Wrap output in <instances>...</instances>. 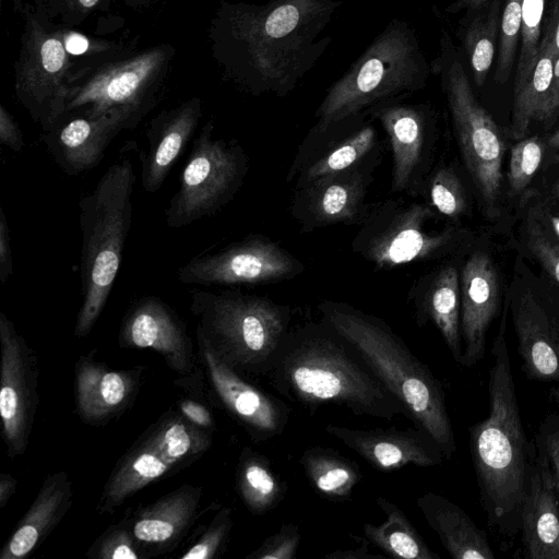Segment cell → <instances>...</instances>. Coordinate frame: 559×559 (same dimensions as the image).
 <instances>
[{"label": "cell", "instance_id": "cell-1", "mask_svg": "<svg viewBox=\"0 0 559 559\" xmlns=\"http://www.w3.org/2000/svg\"><path fill=\"white\" fill-rule=\"evenodd\" d=\"M343 0L222 2L213 20V53L224 78L253 96L285 97L331 44L321 36Z\"/></svg>", "mask_w": 559, "mask_h": 559}, {"label": "cell", "instance_id": "cell-2", "mask_svg": "<svg viewBox=\"0 0 559 559\" xmlns=\"http://www.w3.org/2000/svg\"><path fill=\"white\" fill-rule=\"evenodd\" d=\"M508 314L503 302L491 347L489 414L469 428V449L488 523L510 538L520 531L536 448L527 440L520 416L506 337Z\"/></svg>", "mask_w": 559, "mask_h": 559}, {"label": "cell", "instance_id": "cell-3", "mask_svg": "<svg viewBox=\"0 0 559 559\" xmlns=\"http://www.w3.org/2000/svg\"><path fill=\"white\" fill-rule=\"evenodd\" d=\"M274 389L308 408L336 405L355 415L392 420L405 407L359 354L337 334H306L282 343L271 368Z\"/></svg>", "mask_w": 559, "mask_h": 559}, {"label": "cell", "instance_id": "cell-4", "mask_svg": "<svg viewBox=\"0 0 559 559\" xmlns=\"http://www.w3.org/2000/svg\"><path fill=\"white\" fill-rule=\"evenodd\" d=\"M319 309L331 330L359 354L405 407L407 417L450 459L456 449L454 432L442 385L429 368L380 320L331 301L321 304Z\"/></svg>", "mask_w": 559, "mask_h": 559}, {"label": "cell", "instance_id": "cell-5", "mask_svg": "<svg viewBox=\"0 0 559 559\" xmlns=\"http://www.w3.org/2000/svg\"><path fill=\"white\" fill-rule=\"evenodd\" d=\"M430 72L414 26L405 19H392L328 88L316 110L317 131L425 88Z\"/></svg>", "mask_w": 559, "mask_h": 559}, {"label": "cell", "instance_id": "cell-6", "mask_svg": "<svg viewBox=\"0 0 559 559\" xmlns=\"http://www.w3.org/2000/svg\"><path fill=\"white\" fill-rule=\"evenodd\" d=\"M134 182L133 163L123 158L110 165L80 200L83 300L74 326L76 337L90 334L112 289L131 227Z\"/></svg>", "mask_w": 559, "mask_h": 559}, {"label": "cell", "instance_id": "cell-7", "mask_svg": "<svg viewBox=\"0 0 559 559\" xmlns=\"http://www.w3.org/2000/svg\"><path fill=\"white\" fill-rule=\"evenodd\" d=\"M195 335L238 373H267L285 340L287 313L271 300L231 290L190 292Z\"/></svg>", "mask_w": 559, "mask_h": 559}, {"label": "cell", "instance_id": "cell-8", "mask_svg": "<svg viewBox=\"0 0 559 559\" xmlns=\"http://www.w3.org/2000/svg\"><path fill=\"white\" fill-rule=\"evenodd\" d=\"M447 98L454 134L465 167L487 219L502 215V162L506 143L499 127L476 99L468 75L447 33L431 64Z\"/></svg>", "mask_w": 559, "mask_h": 559}, {"label": "cell", "instance_id": "cell-9", "mask_svg": "<svg viewBox=\"0 0 559 559\" xmlns=\"http://www.w3.org/2000/svg\"><path fill=\"white\" fill-rule=\"evenodd\" d=\"M174 51L168 46L111 59H94L71 68L62 94V117H98L128 109L143 118L154 108L166 84ZM58 124V123H57Z\"/></svg>", "mask_w": 559, "mask_h": 559}, {"label": "cell", "instance_id": "cell-10", "mask_svg": "<svg viewBox=\"0 0 559 559\" xmlns=\"http://www.w3.org/2000/svg\"><path fill=\"white\" fill-rule=\"evenodd\" d=\"M211 445V431L191 424L178 409L165 412L117 461L103 488L97 513L114 514L146 486L194 463Z\"/></svg>", "mask_w": 559, "mask_h": 559}, {"label": "cell", "instance_id": "cell-11", "mask_svg": "<svg viewBox=\"0 0 559 559\" xmlns=\"http://www.w3.org/2000/svg\"><path fill=\"white\" fill-rule=\"evenodd\" d=\"M504 302L526 377L559 383V286L518 252Z\"/></svg>", "mask_w": 559, "mask_h": 559}, {"label": "cell", "instance_id": "cell-12", "mask_svg": "<svg viewBox=\"0 0 559 559\" xmlns=\"http://www.w3.org/2000/svg\"><path fill=\"white\" fill-rule=\"evenodd\" d=\"M433 216L427 204H384L368 218L354 248L377 267L392 269L451 255L469 243L464 228L426 229Z\"/></svg>", "mask_w": 559, "mask_h": 559}, {"label": "cell", "instance_id": "cell-13", "mask_svg": "<svg viewBox=\"0 0 559 559\" xmlns=\"http://www.w3.org/2000/svg\"><path fill=\"white\" fill-rule=\"evenodd\" d=\"M209 120L197 134L179 177V188L165 211L166 226L181 228L215 215L241 183L245 159L233 142L213 139Z\"/></svg>", "mask_w": 559, "mask_h": 559}, {"label": "cell", "instance_id": "cell-14", "mask_svg": "<svg viewBox=\"0 0 559 559\" xmlns=\"http://www.w3.org/2000/svg\"><path fill=\"white\" fill-rule=\"evenodd\" d=\"M22 49L15 68L19 102L49 132L62 117V94L72 68L61 32L39 11L26 15Z\"/></svg>", "mask_w": 559, "mask_h": 559}, {"label": "cell", "instance_id": "cell-15", "mask_svg": "<svg viewBox=\"0 0 559 559\" xmlns=\"http://www.w3.org/2000/svg\"><path fill=\"white\" fill-rule=\"evenodd\" d=\"M0 416L7 454H24L33 430L38 397V360L13 322L0 312Z\"/></svg>", "mask_w": 559, "mask_h": 559}, {"label": "cell", "instance_id": "cell-16", "mask_svg": "<svg viewBox=\"0 0 559 559\" xmlns=\"http://www.w3.org/2000/svg\"><path fill=\"white\" fill-rule=\"evenodd\" d=\"M299 263L278 245L249 236L213 254L191 258L178 267L182 284L202 286L258 285L293 276Z\"/></svg>", "mask_w": 559, "mask_h": 559}, {"label": "cell", "instance_id": "cell-17", "mask_svg": "<svg viewBox=\"0 0 559 559\" xmlns=\"http://www.w3.org/2000/svg\"><path fill=\"white\" fill-rule=\"evenodd\" d=\"M461 337L460 364L474 367L484 358L486 337L492 321L501 314L504 295L500 269L490 248L476 245L460 274Z\"/></svg>", "mask_w": 559, "mask_h": 559}, {"label": "cell", "instance_id": "cell-18", "mask_svg": "<svg viewBox=\"0 0 559 559\" xmlns=\"http://www.w3.org/2000/svg\"><path fill=\"white\" fill-rule=\"evenodd\" d=\"M122 348L152 349L181 377L198 369L192 338L177 311L162 298L148 295L135 300L127 310L118 333Z\"/></svg>", "mask_w": 559, "mask_h": 559}, {"label": "cell", "instance_id": "cell-19", "mask_svg": "<svg viewBox=\"0 0 559 559\" xmlns=\"http://www.w3.org/2000/svg\"><path fill=\"white\" fill-rule=\"evenodd\" d=\"M195 337L200 361L224 408L255 441L280 436L288 421V407L246 381L240 373L223 362L202 337Z\"/></svg>", "mask_w": 559, "mask_h": 559}, {"label": "cell", "instance_id": "cell-20", "mask_svg": "<svg viewBox=\"0 0 559 559\" xmlns=\"http://www.w3.org/2000/svg\"><path fill=\"white\" fill-rule=\"evenodd\" d=\"M142 120L128 109H110L90 118L76 116L62 119L44 134L47 148L68 175H79L97 166L117 134L133 129Z\"/></svg>", "mask_w": 559, "mask_h": 559}, {"label": "cell", "instance_id": "cell-21", "mask_svg": "<svg viewBox=\"0 0 559 559\" xmlns=\"http://www.w3.org/2000/svg\"><path fill=\"white\" fill-rule=\"evenodd\" d=\"M92 354L80 356L74 366L75 409L84 424L105 426L131 407L144 367L111 369Z\"/></svg>", "mask_w": 559, "mask_h": 559}, {"label": "cell", "instance_id": "cell-22", "mask_svg": "<svg viewBox=\"0 0 559 559\" xmlns=\"http://www.w3.org/2000/svg\"><path fill=\"white\" fill-rule=\"evenodd\" d=\"M324 430L374 468L392 472L406 465L429 467L442 462L438 443L423 429H356L329 424Z\"/></svg>", "mask_w": 559, "mask_h": 559}, {"label": "cell", "instance_id": "cell-23", "mask_svg": "<svg viewBox=\"0 0 559 559\" xmlns=\"http://www.w3.org/2000/svg\"><path fill=\"white\" fill-rule=\"evenodd\" d=\"M203 488L183 484L126 519L145 558L174 550L197 519Z\"/></svg>", "mask_w": 559, "mask_h": 559}, {"label": "cell", "instance_id": "cell-24", "mask_svg": "<svg viewBox=\"0 0 559 559\" xmlns=\"http://www.w3.org/2000/svg\"><path fill=\"white\" fill-rule=\"evenodd\" d=\"M364 114L379 120L389 138L393 156V189H409L423 160L431 124L430 108L394 99L376 105Z\"/></svg>", "mask_w": 559, "mask_h": 559}, {"label": "cell", "instance_id": "cell-25", "mask_svg": "<svg viewBox=\"0 0 559 559\" xmlns=\"http://www.w3.org/2000/svg\"><path fill=\"white\" fill-rule=\"evenodd\" d=\"M202 117V100L188 99L155 116L147 128V151L142 157L141 181L148 193L157 192L187 144L193 138Z\"/></svg>", "mask_w": 559, "mask_h": 559}, {"label": "cell", "instance_id": "cell-26", "mask_svg": "<svg viewBox=\"0 0 559 559\" xmlns=\"http://www.w3.org/2000/svg\"><path fill=\"white\" fill-rule=\"evenodd\" d=\"M535 448L520 516L522 542L527 558L559 559V500L547 459L540 449Z\"/></svg>", "mask_w": 559, "mask_h": 559}, {"label": "cell", "instance_id": "cell-27", "mask_svg": "<svg viewBox=\"0 0 559 559\" xmlns=\"http://www.w3.org/2000/svg\"><path fill=\"white\" fill-rule=\"evenodd\" d=\"M73 484L63 471L51 473L0 551V559H22L34 551L71 509Z\"/></svg>", "mask_w": 559, "mask_h": 559}, {"label": "cell", "instance_id": "cell-28", "mask_svg": "<svg viewBox=\"0 0 559 559\" xmlns=\"http://www.w3.org/2000/svg\"><path fill=\"white\" fill-rule=\"evenodd\" d=\"M428 525L453 559H493L485 531L448 498L426 492L416 500Z\"/></svg>", "mask_w": 559, "mask_h": 559}, {"label": "cell", "instance_id": "cell-29", "mask_svg": "<svg viewBox=\"0 0 559 559\" xmlns=\"http://www.w3.org/2000/svg\"><path fill=\"white\" fill-rule=\"evenodd\" d=\"M306 214L316 226L349 224L362 213L367 181L357 168L310 182Z\"/></svg>", "mask_w": 559, "mask_h": 559}, {"label": "cell", "instance_id": "cell-30", "mask_svg": "<svg viewBox=\"0 0 559 559\" xmlns=\"http://www.w3.org/2000/svg\"><path fill=\"white\" fill-rule=\"evenodd\" d=\"M421 312L436 325L453 359L460 364L461 287L460 273L455 264H445L433 274L421 301Z\"/></svg>", "mask_w": 559, "mask_h": 559}, {"label": "cell", "instance_id": "cell-31", "mask_svg": "<svg viewBox=\"0 0 559 559\" xmlns=\"http://www.w3.org/2000/svg\"><path fill=\"white\" fill-rule=\"evenodd\" d=\"M557 59L552 45L543 36L532 74L524 85L513 93L510 135L521 140L528 135L536 121H545L552 69Z\"/></svg>", "mask_w": 559, "mask_h": 559}, {"label": "cell", "instance_id": "cell-32", "mask_svg": "<svg viewBox=\"0 0 559 559\" xmlns=\"http://www.w3.org/2000/svg\"><path fill=\"white\" fill-rule=\"evenodd\" d=\"M376 502L385 520L380 524H365L364 533L370 543L393 558L440 559L395 503L382 496L377 497Z\"/></svg>", "mask_w": 559, "mask_h": 559}, {"label": "cell", "instance_id": "cell-33", "mask_svg": "<svg viewBox=\"0 0 559 559\" xmlns=\"http://www.w3.org/2000/svg\"><path fill=\"white\" fill-rule=\"evenodd\" d=\"M236 485L247 509L258 515L274 509L286 492V485L274 473L267 457L250 448L240 453Z\"/></svg>", "mask_w": 559, "mask_h": 559}, {"label": "cell", "instance_id": "cell-34", "mask_svg": "<svg viewBox=\"0 0 559 559\" xmlns=\"http://www.w3.org/2000/svg\"><path fill=\"white\" fill-rule=\"evenodd\" d=\"M300 464L312 487L330 500L348 499L360 479L358 467L332 449H307L300 456Z\"/></svg>", "mask_w": 559, "mask_h": 559}, {"label": "cell", "instance_id": "cell-35", "mask_svg": "<svg viewBox=\"0 0 559 559\" xmlns=\"http://www.w3.org/2000/svg\"><path fill=\"white\" fill-rule=\"evenodd\" d=\"M499 13V2L495 1L487 13L469 21L463 29V46L478 87L484 85L493 61L500 27Z\"/></svg>", "mask_w": 559, "mask_h": 559}, {"label": "cell", "instance_id": "cell-36", "mask_svg": "<svg viewBox=\"0 0 559 559\" xmlns=\"http://www.w3.org/2000/svg\"><path fill=\"white\" fill-rule=\"evenodd\" d=\"M518 252L532 259L559 286V239L555 237L524 203L516 238Z\"/></svg>", "mask_w": 559, "mask_h": 559}, {"label": "cell", "instance_id": "cell-37", "mask_svg": "<svg viewBox=\"0 0 559 559\" xmlns=\"http://www.w3.org/2000/svg\"><path fill=\"white\" fill-rule=\"evenodd\" d=\"M376 141L372 126L364 124L348 138L318 158L306 171L305 180L310 183L318 179L347 171L370 152Z\"/></svg>", "mask_w": 559, "mask_h": 559}, {"label": "cell", "instance_id": "cell-38", "mask_svg": "<svg viewBox=\"0 0 559 559\" xmlns=\"http://www.w3.org/2000/svg\"><path fill=\"white\" fill-rule=\"evenodd\" d=\"M546 147V142L538 135L518 140L512 145L507 174L510 198L515 199L526 193L544 160Z\"/></svg>", "mask_w": 559, "mask_h": 559}, {"label": "cell", "instance_id": "cell-39", "mask_svg": "<svg viewBox=\"0 0 559 559\" xmlns=\"http://www.w3.org/2000/svg\"><path fill=\"white\" fill-rule=\"evenodd\" d=\"M545 0H524L521 23V49L516 64L514 92L527 81L535 67L539 43Z\"/></svg>", "mask_w": 559, "mask_h": 559}, {"label": "cell", "instance_id": "cell-40", "mask_svg": "<svg viewBox=\"0 0 559 559\" xmlns=\"http://www.w3.org/2000/svg\"><path fill=\"white\" fill-rule=\"evenodd\" d=\"M431 205L442 215L457 221L467 211V199L460 177L450 167L439 168L429 186Z\"/></svg>", "mask_w": 559, "mask_h": 559}, {"label": "cell", "instance_id": "cell-41", "mask_svg": "<svg viewBox=\"0 0 559 559\" xmlns=\"http://www.w3.org/2000/svg\"><path fill=\"white\" fill-rule=\"evenodd\" d=\"M524 0H508L500 20L499 48L495 81L503 84L510 76L521 36Z\"/></svg>", "mask_w": 559, "mask_h": 559}, {"label": "cell", "instance_id": "cell-42", "mask_svg": "<svg viewBox=\"0 0 559 559\" xmlns=\"http://www.w3.org/2000/svg\"><path fill=\"white\" fill-rule=\"evenodd\" d=\"M92 559H143L127 519L108 527L88 548Z\"/></svg>", "mask_w": 559, "mask_h": 559}, {"label": "cell", "instance_id": "cell-43", "mask_svg": "<svg viewBox=\"0 0 559 559\" xmlns=\"http://www.w3.org/2000/svg\"><path fill=\"white\" fill-rule=\"evenodd\" d=\"M233 526V510L222 508L200 537L179 556L180 559H213L224 549Z\"/></svg>", "mask_w": 559, "mask_h": 559}, {"label": "cell", "instance_id": "cell-44", "mask_svg": "<svg viewBox=\"0 0 559 559\" xmlns=\"http://www.w3.org/2000/svg\"><path fill=\"white\" fill-rule=\"evenodd\" d=\"M301 535L296 524H283L278 532L267 537L262 545L249 554L247 559H294Z\"/></svg>", "mask_w": 559, "mask_h": 559}, {"label": "cell", "instance_id": "cell-45", "mask_svg": "<svg viewBox=\"0 0 559 559\" xmlns=\"http://www.w3.org/2000/svg\"><path fill=\"white\" fill-rule=\"evenodd\" d=\"M534 442L547 459L554 488L559 500V414H550L544 419Z\"/></svg>", "mask_w": 559, "mask_h": 559}, {"label": "cell", "instance_id": "cell-46", "mask_svg": "<svg viewBox=\"0 0 559 559\" xmlns=\"http://www.w3.org/2000/svg\"><path fill=\"white\" fill-rule=\"evenodd\" d=\"M104 0H39L38 11L45 16L61 14L67 21H80Z\"/></svg>", "mask_w": 559, "mask_h": 559}, {"label": "cell", "instance_id": "cell-47", "mask_svg": "<svg viewBox=\"0 0 559 559\" xmlns=\"http://www.w3.org/2000/svg\"><path fill=\"white\" fill-rule=\"evenodd\" d=\"M521 203H524L543 223V225L559 239V207L555 200L543 199L537 192L530 191L525 193Z\"/></svg>", "mask_w": 559, "mask_h": 559}, {"label": "cell", "instance_id": "cell-48", "mask_svg": "<svg viewBox=\"0 0 559 559\" xmlns=\"http://www.w3.org/2000/svg\"><path fill=\"white\" fill-rule=\"evenodd\" d=\"M178 411L197 427L211 432L215 429L213 415L202 402L183 397L178 401Z\"/></svg>", "mask_w": 559, "mask_h": 559}, {"label": "cell", "instance_id": "cell-49", "mask_svg": "<svg viewBox=\"0 0 559 559\" xmlns=\"http://www.w3.org/2000/svg\"><path fill=\"white\" fill-rule=\"evenodd\" d=\"M0 141L15 153L25 145L19 123L2 105L0 106Z\"/></svg>", "mask_w": 559, "mask_h": 559}, {"label": "cell", "instance_id": "cell-50", "mask_svg": "<svg viewBox=\"0 0 559 559\" xmlns=\"http://www.w3.org/2000/svg\"><path fill=\"white\" fill-rule=\"evenodd\" d=\"M13 273L10 227L0 207V282L5 284Z\"/></svg>", "mask_w": 559, "mask_h": 559}, {"label": "cell", "instance_id": "cell-51", "mask_svg": "<svg viewBox=\"0 0 559 559\" xmlns=\"http://www.w3.org/2000/svg\"><path fill=\"white\" fill-rule=\"evenodd\" d=\"M559 111V56L555 60L550 84L549 98L546 108V119L549 121Z\"/></svg>", "mask_w": 559, "mask_h": 559}, {"label": "cell", "instance_id": "cell-52", "mask_svg": "<svg viewBox=\"0 0 559 559\" xmlns=\"http://www.w3.org/2000/svg\"><path fill=\"white\" fill-rule=\"evenodd\" d=\"M543 36L552 45L556 57L559 56V0L552 7L551 14L545 26Z\"/></svg>", "mask_w": 559, "mask_h": 559}, {"label": "cell", "instance_id": "cell-53", "mask_svg": "<svg viewBox=\"0 0 559 559\" xmlns=\"http://www.w3.org/2000/svg\"><path fill=\"white\" fill-rule=\"evenodd\" d=\"M66 50L69 55L81 56L88 51L90 41L88 39L79 33H69L63 37Z\"/></svg>", "mask_w": 559, "mask_h": 559}, {"label": "cell", "instance_id": "cell-54", "mask_svg": "<svg viewBox=\"0 0 559 559\" xmlns=\"http://www.w3.org/2000/svg\"><path fill=\"white\" fill-rule=\"evenodd\" d=\"M369 543L365 542L359 547L349 550H334L324 556L329 559H366V558H379V555H372L369 552Z\"/></svg>", "mask_w": 559, "mask_h": 559}, {"label": "cell", "instance_id": "cell-55", "mask_svg": "<svg viewBox=\"0 0 559 559\" xmlns=\"http://www.w3.org/2000/svg\"><path fill=\"white\" fill-rule=\"evenodd\" d=\"M17 486V480L11 474H0V508L3 509L9 502L10 498L14 495Z\"/></svg>", "mask_w": 559, "mask_h": 559}, {"label": "cell", "instance_id": "cell-56", "mask_svg": "<svg viewBox=\"0 0 559 559\" xmlns=\"http://www.w3.org/2000/svg\"><path fill=\"white\" fill-rule=\"evenodd\" d=\"M546 146L551 152V162L559 163V127L548 136Z\"/></svg>", "mask_w": 559, "mask_h": 559}, {"label": "cell", "instance_id": "cell-57", "mask_svg": "<svg viewBox=\"0 0 559 559\" xmlns=\"http://www.w3.org/2000/svg\"><path fill=\"white\" fill-rule=\"evenodd\" d=\"M487 0H456L450 5L449 11L457 12L462 9L476 10L481 7Z\"/></svg>", "mask_w": 559, "mask_h": 559}, {"label": "cell", "instance_id": "cell-58", "mask_svg": "<svg viewBox=\"0 0 559 559\" xmlns=\"http://www.w3.org/2000/svg\"><path fill=\"white\" fill-rule=\"evenodd\" d=\"M549 198L559 202V179L552 185Z\"/></svg>", "mask_w": 559, "mask_h": 559}, {"label": "cell", "instance_id": "cell-59", "mask_svg": "<svg viewBox=\"0 0 559 559\" xmlns=\"http://www.w3.org/2000/svg\"><path fill=\"white\" fill-rule=\"evenodd\" d=\"M130 1L144 2V1H147V0H130Z\"/></svg>", "mask_w": 559, "mask_h": 559}]
</instances>
